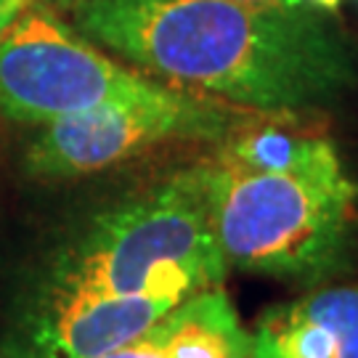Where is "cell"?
<instances>
[{"instance_id":"cell-6","label":"cell","mask_w":358,"mask_h":358,"mask_svg":"<svg viewBox=\"0 0 358 358\" xmlns=\"http://www.w3.org/2000/svg\"><path fill=\"white\" fill-rule=\"evenodd\" d=\"M250 334L252 358H358V284L266 308Z\"/></svg>"},{"instance_id":"cell-1","label":"cell","mask_w":358,"mask_h":358,"mask_svg":"<svg viewBox=\"0 0 358 358\" xmlns=\"http://www.w3.org/2000/svg\"><path fill=\"white\" fill-rule=\"evenodd\" d=\"M75 29L143 75L260 115H310L358 88V53L316 6L77 0Z\"/></svg>"},{"instance_id":"cell-10","label":"cell","mask_w":358,"mask_h":358,"mask_svg":"<svg viewBox=\"0 0 358 358\" xmlns=\"http://www.w3.org/2000/svg\"><path fill=\"white\" fill-rule=\"evenodd\" d=\"M244 6H268V8H308V0H234Z\"/></svg>"},{"instance_id":"cell-7","label":"cell","mask_w":358,"mask_h":358,"mask_svg":"<svg viewBox=\"0 0 358 358\" xmlns=\"http://www.w3.org/2000/svg\"><path fill=\"white\" fill-rule=\"evenodd\" d=\"M99 358H252V334L220 284L186 297L136 340Z\"/></svg>"},{"instance_id":"cell-3","label":"cell","mask_w":358,"mask_h":358,"mask_svg":"<svg viewBox=\"0 0 358 358\" xmlns=\"http://www.w3.org/2000/svg\"><path fill=\"white\" fill-rule=\"evenodd\" d=\"M210 180L229 268L319 289L358 266V183L345 167L260 173L213 154Z\"/></svg>"},{"instance_id":"cell-2","label":"cell","mask_w":358,"mask_h":358,"mask_svg":"<svg viewBox=\"0 0 358 358\" xmlns=\"http://www.w3.org/2000/svg\"><path fill=\"white\" fill-rule=\"evenodd\" d=\"M213 220L210 159L128 194L59 255L38 310L130 297H186L226 279Z\"/></svg>"},{"instance_id":"cell-9","label":"cell","mask_w":358,"mask_h":358,"mask_svg":"<svg viewBox=\"0 0 358 358\" xmlns=\"http://www.w3.org/2000/svg\"><path fill=\"white\" fill-rule=\"evenodd\" d=\"M32 0H0V38L6 35V29L11 27V22L24 11Z\"/></svg>"},{"instance_id":"cell-12","label":"cell","mask_w":358,"mask_h":358,"mask_svg":"<svg viewBox=\"0 0 358 358\" xmlns=\"http://www.w3.org/2000/svg\"><path fill=\"white\" fill-rule=\"evenodd\" d=\"M310 6H316L319 11H332V13H337L340 11V3L343 0H308Z\"/></svg>"},{"instance_id":"cell-8","label":"cell","mask_w":358,"mask_h":358,"mask_svg":"<svg viewBox=\"0 0 358 358\" xmlns=\"http://www.w3.org/2000/svg\"><path fill=\"white\" fill-rule=\"evenodd\" d=\"M294 115H255L231 130L215 154L260 173H316L345 167L329 136L297 125Z\"/></svg>"},{"instance_id":"cell-11","label":"cell","mask_w":358,"mask_h":358,"mask_svg":"<svg viewBox=\"0 0 358 358\" xmlns=\"http://www.w3.org/2000/svg\"><path fill=\"white\" fill-rule=\"evenodd\" d=\"M32 3H40V6H45V8L59 13V11H72L77 0H32Z\"/></svg>"},{"instance_id":"cell-4","label":"cell","mask_w":358,"mask_h":358,"mask_svg":"<svg viewBox=\"0 0 358 358\" xmlns=\"http://www.w3.org/2000/svg\"><path fill=\"white\" fill-rule=\"evenodd\" d=\"M250 112L202 93L154 83L128 99L43 125L24 152V170L40 180H72L125 165L167 143H220Z\"/></svg>"},{"instance_id":"cell-5","label":"cell","mask_w":358,"mask_h":358,"mask_svg":"<svg viewBox=\"0 0 358 358\" xmlns=\"http://www.w3.org/2000/svg\"><path fill=\"white\" fill-rule=\"evenodd\" d=\"M154 83L138 69L109 59L40 3H29L0 38V115L19 125H48L138 96Z\"/></svg>"}]
</instances>
